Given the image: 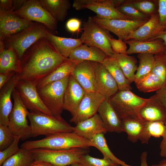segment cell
<instances>
[{"instance_id":"cell-1","label":"cell","mask_w":166,"mask_h":166,"mask_svg":"<svg viewBox=\"0 0 166 166\" xmlns=\"http://www.w3.org/2000/svg\"><path fill=\"white\" fill-rule=\"evenodd\" d=\"M69 59L60 54L46 38H42L32 45L25 52L20 60L21 72L16 74L19 80L38 84Z\"/></svg>"},{"instance_id":"cell-2","label":"cell","mask_w":166,"mask_h":166,"mask_svg":"<svg viewBox=\"0 0 166 166\" xmlns=\"http://www.w3.org/2000/svg\"><path fill=\"white\" fill-rule=\"evenodd\" d=\"M90 147H94L90 140L72 132L58 133L39 140L27 141L22 144L21 148L29 150L37 148L62 150L74 148L88 149Z\"/></svg>"},{"instance_id":"cell-3","label":"cell","mask_w":166,"mask_h":166,"mask_svg":"<svg viewBox=\"0 0 166 166\" xmlns=\"http://www.w3.org/2000/svg\"><path fill=\"white\" fill-rule=\"evenodd\" d=\"M27 118L30 122L31 137L40 135L46 136L58 133L73 132V127L62 118L29 112Z\"/></svg>"},{"instance_id":"cell-4","label":"cell","mask_w":166,"mask_h":166,"mask_svg":"<svg viewBox=\"0 0 166 166\" xmlns=\"http://www.w3.org/2000/svg\"><path fill=\"white\" fill-rule=\"evenodd\" d=\"M49 32H51L43 24L34 22L29 26L4 40L5 49H13L21 60L29 47L39 40L45 38Z\"/></svg>"},{"instance_id":"cell-5","label":"cell","mask_w":166,"mask_h":166,"mask_svg":"<svg viewBox=\"0 0 166 166\" xmlns=\"http://www.w3.org/2000/svg\"><path fill=\"white\" fill-rule=\"evenodd\" d=\"M88 150L74 148L62 150L37 148L30 150L33 154L35 161H45L56 166H68L80 163L81 157L87 154Z\"/></svg>"},{"instance_id":"cell-6","label":"cell","mask_w":166,"mask_h":166,"mask_svg":"<svg viewBox=\"0 0 166 166\" xmlns=\"http://www.w3.org/2000/svg\"><path fill=\"white\" fill-rule=\"evenodd\" d=\"M82 26L83 31L80 38L83 44L97 47L107 56L112 57L114 53L112 49L109 39L113 38L109 31L96 23L91 16L84 21Z\"/></svg>"},{"instance_id":"cell-7","label":"cell","mask_w":166,"mask_h":166,"mask_svg":"<svg viewBox=\"0 0 166 166\" xmlns=\"http://www.w3.org/2000/svg\"><path fill=\"white\" fill-rule=\"evenodd\" d=\"M147 99L138 96L131 90H118L109 101L122 120L139 117V111Z\"/></svg>"},{"instance_id":"cell-8","label":"cell","mask_w":166,"mask_h":166,"mask_svg":"<svg viewBox=\"0 0 166 166\" xmlns=\"http://www.w3.org/2000/svg\"><path fill=\"white\" fill-rule=\"evenodd\" d=\"M69 77L49 83L38 90L45 105L53 116L59 118H62L64 97Z\"/></svg>"},{"instance_id":"cell-9","label":"cell","mask_w":166,"mask_h":166,"mask_svg":"<svg viewBox=\"0 0 166 166\" xmlns=\"http://www.w3.org/2000/svg\"><path fill=\"white\" fill-rule=\"evenodd\" d=\"M14 104L9 116L8 127L15 136L24 140L31 137L30 128L28 124V109L23 103L17 89L12 94Z\"/></svg>"},{"instance_id":"cell-10","label":"cell","mask_w":166,"mask_h":166,"mask_svg":"<svg viewBox=\"0 0 166 166\" xmlns=\"http://www.w3.org/2000/svg\"><path fill=\"white\" fill-rule=\"evenodd\" d=\"M13 12L28 21L43 24L53 34H57V22L43 7L39 0H26L20 9Z\"/></svg>"},{"instance_id":"cell-11","label":"cell","mask_w":166,"mask_h":166,"mask_svg":"<svg viewBox=\"0 0 166 166\" xmlns=\"http://www.w3.org/2000/svg\"><path fill=\"white\" fill-rule=\"evenodd\" d=\"M73 6L77 10L89 9L96 13L95 17L100 19L132 20L117 10L114 0H74Z\"/></svg>"},{"instance_id":"cell-12","label":"cell","mask_w":166,"mask_h":166,"mask_svg":"<svg viewBox=\"0 0 166 166\" xmlns=\"http://www.w3.org/2000/svg\"><path fill=\"white\" fill-rule=\"evenodd\" d=\"M37 85L26 81L19 80L15 88L23 103L30 112L53 116L42 100L37 89Z\"/></svg>"},{"instance_id":"cell-13","label":"cell","mask_w":166,"mask_h":166,"mask_svg":"<svg viewBox=\"0 0 166 166\" xmlns=\"http://www.w3.org/2000/svg\"><path fill=\"white\" fill-rule=\"evenodd\" d=\"M93 20L103 28L116 35L118 39L125 41L131 32L142 26L148 20L125 19H102L92 17Z\"/></svg>"},{"instance_id":"cell-14","label":"cell","mask_w":166,"mask_h":166,"mask_svg":"<svg viewBox=\"0 0 166 166\" xmlns=\"http://www.w3.org/2000/svg\"><path fill=\"white\" fill-rule=\"evenodd\" d=\"M34 22L0 8V40L4 41Z\"/></svg>"},{"instance_id":"cell-15","label":"cell","mask_w":166,"mask_h":166,"mask_svg":"<svg viewBox=\"0 0 166 166\" xmlns=\"http://www.w3.org/2000/svg\"><path fill=\"white\" fill-rule=\"evenodd\" d=\"M105 100L104 96L97 92L86 93L70 122L76 124L92 117L97 113L101 104Z\"/></svg>"},{"instance_id":"cell-16","label":"cell","mask_w":166,"mask_h":166,"mask_svg":"<svg viewBox=\"0 0 166 166\" xmlns=\"http://www.w3.org/2000/svg\"><path fill=\"white\" fill-rule=\"evenodd\" d=\"M95 86L96 92L108 100L119 90L116 82L109 71L102 63L97 62H95Z\"/></svg>"},{"instance_id":"cell-17","label":"cell","mask_w":166,"mask_h":166,"mask_svg":"<svg viewBox=\"0 0 166 166\" xmlns=\"http://www.w3.org/2000/svg\"><path fill=\"white\" fill-rule=\"evenodd\" d=\"M165 30L166 28L160 22L158 13H156L151 15L148 20L143 25L131 32L125 41L130 39L139 41L154 40Z\"/></svg>"},{"instance_id":"cell-18","label":"cell","mask_w":166,"mask_h":166,"mask_svg":"<svg viewBox=\"0 0 166 166\" xmlns=\"http://www.w3.org/2000/svg\"><path fill=\"white\" fill-rule=\"evenodd\" d=\"M71 75L86 93L97 92L95 86V62H79L75 66Z\"/></svg>"},{"instance_id":"cell-19","label":"cell","mask_w":166,"mask_h":166,"mask_svg":"<svg viewBox=\"0 0 166 166\" xmlns=\"http://www.w3.org/2000/svg\"><path fill=\"white\" fill-rule=\"evenodd\" d=\"M73 132L86 139L90 140L100 133L107 132L105 126L98 113L78 123L73 127Z\"/></svg>"},{"instance_id":"cell-20","label":"cell","mask_w":166,"mask_h":166,"mask_svg":"<svg viewBox=\"0 0 166 166\" xmlns=\"http://www.w3.org/2000/svg\"><path fill=\"white\" fill-rule=\"evenodd\" d=\"M18 81L16 73L0 89V125L8 126L9 116L13 108L11 96Z\"/></svg>"},{"instance_id":"cell-21","label":"cell","mask_w":166,"mask_h":166,"mask_svg":"<svg viewBox=\"0 0 166 166\" xmlns=\"http://www.w3.org/2000/svg\"><path fill=\"white\" fill-rule=\"evenodd\" d=\"M86 92L73 77L70 75L64 99V109L72 116L77 110Z\"/></svg>"},{"instance_id":"cell-22","label":"cell","mask_w":166,"mask_h":166,"mask_svg":"<svg viewBox=\"0 0 166 166\" xmlns=\"http://www.w3.org/2000/svg\"><path fill=\"white\" fill-rule=\"evenodd\" d=\"M138 117L144 121H161L166 122V110L155 95L148 98L141 108Z\"/></svg>"},{"instance_id":"cell-23","label":"cell","mask_w":166,"mask_h":166,"mask_svg":"<svg viewBox=\"0 0 166 166\" xmlns=\"http://www.w3.org/2000/svg\"><path fill=\"white\" fill-rule=\"evenodd\" d=\"M129 46L125 54L148 53L156 55L165 53L166 47L164 41L161 39L139 41L130 39L124 41Z\"/></svg>"},{"instance_id":"cell-24","label":"cell","mask_w":166,"mask_h":166,"mask_svg":"<svg viewBox=\"0 0 166 166\" xmlns=\"http://www.w3.org/2000/svg\"><path fill=\"white\" fill-rule=\"evenodd\" d=\"M97 113L103 122L107 132H122V120L111 105L109 100H105L101 104Z\"/></svg>"},{"instance_id":"cell-25","label":"cell","mask_w":166,"mask_h":166,"mask_svg":"<svg viewBox=\"0 0 166 166\" xmlns=\"http://www.w3.org/2000/svg\"><path fill=\"white\" fill-rule=\"evenodd\" d=\"M107 56L101 49L83 44L73 51L69 58L78 61H89L102 63Z\"/></svg>"},{"instance_id":"cell-26","label":"cell","mask_w":166,"mask_h":166,"mask_svg":"<svg viewBox=\"0 0 166 166\" xmlns=\"http://www.w3.org/2000/svg\"><path fill=\"white\" fill-rule=\"evenodd\" d=\"M45 38L60 54L68 58L73 50L83 44L80 38H73L59 37L50 32L47 34Z\"/></svg>"},{"instance_id":"cell-27","label":"cell","mask_w":166,"mask_h":166,"mask_svg":"<svg viewBox=\"0 0 166 166\" xmlns=\"http://www.w3.org/2000/svg\"><path fill=\"white\" fill-rule=\"evenodd\" d=\"M79 62L69 59L63 63L37 84L38 91L49 83L69 77L71 75L75 66Z\"/></svg>"},{"instance_id":"cell-28","label":"cell","mask_w":166,"mask_h":166,"mask_svg":"<svg viewBox=\"0 0 166 166\" xmlns=\"http://www.w3.org/2000/svg\"><path fill=\"white\" fill-rule=\"evenodd\" d=\"M102 64L116 82L119 90H131V83L126 78L117 61L113 57L107 56Z\"/></svg>"},{"instance_id":"cell-29","label":"cell","mask_w":166,"mask_h":166,"mask_svg":"<svg viewBox=\"0 0 166 166\" xmlns=\"http://www.w3.org/2000/svg\"><path fill=\"white\" fill-rule=\"evenodd\" d=\"M21 71V60L14 49L6 48L0 53V73L14 72L19 74Z\"/></svg>"},{"instance_id":"cell-30","label":"cell","mask_w":166,"mask_h":166,"mask_svg":"<svg viewBox=\"0 0 166 166\" xmlns=\"http://www.w3.org/2000/svg\"><path fill=\"white\" fill-rule=\"evenodd\" d=\"M43 6L58 22H63L71 4L69 0H39Z\"/></svg>"},{"instance_id":"cell-31","label":"cell","mask_w":166,"mask_h":166,"mask_svg":"<svg viewBox=\"0 0 166 166\" xmlns=\"http://www.w3.org/2000/svg\"><path fill=\"white\" fill-rule=\"evenodd\" d=\"M145 121L139 117L122 120V132L127 135L128 139L132 143H136L140 138Z\"/></svg>"},{"instance_id":"cell-32","label":"cell","mask_w":166,"mask_h":166,"mask_svg":"<svg viewBox=\"0 0 166 166\" xmlns=\"http://www.w3.org/2000/svg\"><path fill=\"white\" fill-rule=\"evenodd\" d=\"M112 57L116 59L124 75L130 83L134 82L135 73L138 67L136 59L125 53H114Z\"/></svg>"},{"instance_id":"cell-33","label":"cell","mask_w":166,"mask_h":166,"mask_svg":"<svg viewBox=\"0 0 166 166\" xmlns=\"http://www.w3.org/2000/svg\"><path fill=\"white\" fill-rule=\"evenodd\" d=\"M166 130L165 123L163 121H145L140 140L142 144H148L151 136L163 137Z\"/></svg>"},{"instance_id":"cell-34","label":"cell","mask_w":166,"mask_h":166,"mask_svg":"<svg viewBox=\"0 0 166 166\" xmlns=\"http://www.w3.org/2000/svg\"><path fill=\"white\" fill-rule=\"evenodd\" d=\"M135 83L139 90L144 93L156 91L164 86L162 80L151 72Z\"/></svg>"},{"instance_id":"cell-35","label":"cell","mask_w":166,"mask_h":166,"mask_svg":"<svg viewBox=\"0 0 166 166\" xmlns=\"http://www.w3.org/2000/svg\"><path fill=\"white\" fill-rule=\"evenodd\" d=\"M104 134H98L94 136L90 140L94 147L98 149L103 154L104 157L109 158L121 166H132L116 157L109 149L104 136Z\"/></svg>"},{"instance_id":"cell-36","label":"cell","mask_w":166,"mask_h":166,"mask_svg":"<svg viewBox=\"0 0 166 166\" xmlns=\"http://www.w3.org/2000/svg\"><path fill=\"white\" fill-rule=\"evenodd\" d=\"M137 57L139 65L135 77L134 82L151 73L155 61L154 55L148 53H139Z\"/></svg>"},{"instance_id":"cell-37","label":"cell","mask_w":166,"mask_h":166,"mask_svg":"<svg viewBox=\"0 0 166 166\" xmlns=\"http://www.w3.org/2000/svg\"><path fill=\"white\" fill-rule=\"evenodd\" d=\"M34 161L30 150L20 148L16 153L6 160L2 166H30Z\"/></svg>"},{"instance_id":"cell-38","label":"cell","mask_w":166,"mask_h":166,"mask_svg":"<svg viewBox=\"0 0 166 166\" xmlns=\"http://www.w3.org/2000/svg\"><path fill=\"white\" fill-rule=\"evenodd\" d=\"M124 3L136 9L149 17L158 13V0H125Z\"/></svg>"},{"instance_id":"cell-39","label":"cell","mask_w":166,"mask_h":166,"mask_svg":"<svg viewBox=\"0 0 166 166\" xmlns=\"http://www.w3.org/2000/svg\"><path fill=\"white\" fill-rule=\"evenodd\" d=\"M155 61L152 70V73L159 77L166 85V54L154 55Z\"/></svg>"},{"instance_id":"cell-40","label":"cell","mask_w":166,"mask_h":166,"mask_svg":"<svg viewBox=\"0 0 166 166\" xmlns=\"http://www.w3.org/2000/svg\"><path fill=\"white\" fill-rule=\"evenodd\" d=\"M125 0L116 7L117 10L122 14L133 20H148L149 16L140 11L136 9L126 5L124 3Z\"/></svg>"},{"instance_id":"cell-41","label":"cell","mask_w":166,"mask_h":166,"mask_svg":"<svg viewBox=\"0 0 166 166\" xmlns=\"http://www.w3.org/2000/svg\"><path fill=\"white\" fill-rule=\"evenodd\" d=\"M80 163L84 166H119L120 165L109 158H97L87 154L84 155L81 157Z\"/></svg>"},{"instance_id":"cell-42","label":"cell","mask_w":166,"mask_h":166,"mask_svg":"<svg viewBox=\"0 0 166 166\" xmlns=\"http://www.w3.org/2000/svg\"><path fill=\"white\" fill-rule=\"evenodd\" d=\"M15 136L8 126L0 125V151L4 150L11 144Z\"/></svg>"},{"instance_id":"cell-43","label":"cell","mask_w":166,"mask_h":166,"mask_svg":"<svg viewBox=\"0 0 166 166\" xmlns=\"http://www.w3.org/2000/svg\"><path fill=\"white\" fill-rule=\"evenodd\" d=\"M20 137L15 136L13 142L6 149L0 151V166L8 159L16 153L20 149L18 147Z\"/></svg>"},{"instance_id":"cell-44","label":"cell","mask_w":166,"mask_h":166,"mask_svg":"<svg viewBox=\"0 0 166 166\" xmlns=\"http://www.w3.org/2000/svg\"><path fill=\"white\" fill-rule=\"evenodd\" d=\"M112 49L114 53H125L127 48L126 42L123 41L113 38L110 39Z\"/></svg>"},{"instance_id":"cell-45","label":"cell","mask_w":166,"mask_h":166,"mask_svg":"<svg viewBox=\"0 0 166 166\" xmlns=\"http://www.w3.org/2000/svg\"><path fill=\"white\" fill-rule=\"evenodd\" d=\"M158 13L161 24L166 28V0H158Z\"/></svg>"},{"instance_id":"cell-46","label":"cell","mask_w":166,"mask_h":166,"mask_svg":"<svg viewBox=\"0 0 166 166\" xmlns=\"http://www.w3.org/2000/svg\"><path fill=\"white\" fill-rule=\"evenodd\" d=\"M81 24L80 20L76 18H71L69 19L66 22V27L69 31L74 32L79 29Z\"/></svg>"},{"instance_id":"cell-47","label":"cell","mask_w":166,"mask_h":166,"mask_svg":"<svg viewBox=\"0 0 166 166\" xmlns=\"http://www.w3.org/2000/svg\"><path fill=\"white\" fill-rule=\"evenodd\" d=\"M154 95L166 110V85L156 91Z\"/></svg>"},{"instance_id":"cell-48","label":"cell","mask_w":166,"mask_h":166,"mask_svg":"<svg viewBox=\"0 0 166 166\" xmlns=\"http://www.w3.org/2000/svg\"><path fill=\"white\" fill-rule=\"evenodd\" d=\"M16 73L14 72L0 73V89Z\"/></svg>"},{"instance_id":"cell-49","label":"cell","mask_w":166,"mask_h":166,"mask_svg":"<svg viewBox=\"0 0 166 166\" xmlns=\"http://www.w3.org/2000/svg\"><path fill=\"white\" fill-rule=\"evenodd\" d=\"M12 0H0V8L7 11H12Z\"/></svg>"},{"instance_id":"cell-50","label":"cell","mask_w":166,"mask_h":166,"mask_svg":"<svg viewBox=\"0 0 166 166\" xmlns=\"http://www.w3.org/2000/svg\"><path fill=\"white\" fill-rule=\"evenodd\" d=\"M165 124L166 125L165 131L162 137L163 139L160 144V156L166 159V122Z\"/></svg>"},{"instance_id":"cell-51","label":"cell","mask_w":166,"mask_h":166,"mask_svg":"<svg viewBox=\"0 0 166 166\" xmlns=\"http://www.w3.org/2000/svg\"><path fill=\"white\" fill-rule=\"evenodd\" d=\"M26 0H14L13 2L12 11L20 9L25 3Z\"/></svg>"},{"instance_id":"cell-52","label":"cell","mask_w":166,"mask_h":166,"mask_svg":"<svg viewBox=\"0 0 166 166\" xmlns=\"http://www.w3.org/2000/svg\"><path fill=\"white\" fill-rule=\"evenodd\" d=\"M148 152L146 151L143 152L140 156V166H148L147 163Z\"/></svg>"},{"instance_id":"cell-53","label":"cell","mask_w":166,"mask_h":166,"mask_svg":"<svg viewBox=\"0 0 166 166\" xmlns=\"http://www.w3.org/2000/svg\"><path fill=\"white\" fill-rule=\"evenodd\" d=\"M30 166H56L49 163L44 161H34Z\"/></svg>"},{"instance_id":"cell-54","label":"cell","mask_w":166,"mask_h":166,"mask_svg":"<svg viewBox=\"0 0 166 166\" xmlns=\"http://www.w3.org/2000/svg\"><path fill=\"white\" fill-rule=\"evenodd\" d=\"M161 39L163 40L166 47V30L158 36L155 39Z\"/></svg>"},{"instance_id":"cell-55","label":"cell","mask_w":166,"mask_h":166,"mask_svg":"<svg viewBox=\"0 0 166 166\" xmlns=\"http://www.w3.org/2000/svg\"><path fill=\"white\" fill-rule=\"evenodd\" d=\"M151 166H166V159L161 160L158 164H152Z\"/></svg>"},{"instance_id":"cell-56","label":"cell","mask_w":166,"mask_h":166,"mask_svg":"<svg viewBox=\"0 0 166 166\" xmlns=\"http://www.w3.org/2000/svg\"><path fill=\"white\" fill-rule=\"evenodd\" d=\"M68 166H84L80 163H77L73 164Z\"/></svg>"},{"instance_id":"cell-57","label":"cell","mask_w":166,"mask_h":166,"mask_svg":"<svg viewBox=\"0 0 166 166\" xmlns=\"http://www.w3.org/2000/svg\"><path fill=\"white\" fill-rule=\"evenodd\" d=\"M119 166H121V165H119Z\"/></svg>"},{"instance_id":"cell-58","label":"cell","mask_w":166,"mask_h":166,"mask_svg":"<svg viewBox=\"0 0 166 166\" xmlns=\"http://www.w3.org/2000/svg\"><path fill=\"white\" fill-rule=\"evenodd\" d=\"M165 53L166 54V52H165Z\"/></svg>"}]
</instances>
